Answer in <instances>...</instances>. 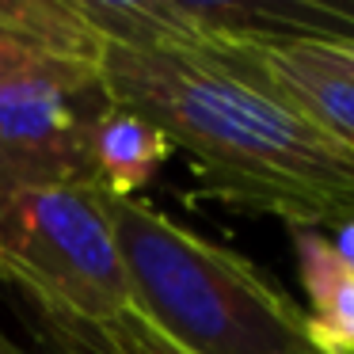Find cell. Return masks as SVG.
<instances>
[{
    "label": "cell",
    "instance_id": "8fae6325",
    "mask_svg": "<svg viewBox=\"0 0 354 354\" xmlns=\"http://www.w3.org/2000/svg\"><path fill=\"white\" fill-rule=\"evenodd\" d=\"M305 50H313L316 57H324L328 65H335L339 73L354 77V39H339V42H301Z\"/></svg>",
    "mask_w": 354,
    "mask_h": 354
},
{
    "label": "cell",
    "instance_id": "6da1fadb",
    "mask_svg": "<svg viewBox=\"0 0 354 354\" xmlns=\"http://www.w3.org/2000/svg\"><path fill=\"white\" fill-rule=\"evenodd\" d=\"M100 77L187 156L198 194L286 229L354 221V153L282 95L183 46L103 39Z\"/></svg>",
    "mask_w": 354,
    "mask_h": 354
},
{
    "label": "cell",
    "instance_id": "3957f363",
    "mask_svg": "<svg viewBox=\"0 0 354 354\" xmlns=\"http://www.w3.org/2000/svg\"><path fill=\"white\" fill-rule=\"evenodd\" d=\"M0 286L84 324L130 308L103 191L46 187L0 194Z\"/></svg>",
    "mask_w": 354,
    "mask_h": 354
},
{
    "label": "cell",
    "instance_id": "ba28073f",
    "mask_svg": "<svg viewBox=\"0 0 354 354\" xmlns=\"http://www.w3.org/2000/svg\"><path fill=\"white\" fill-rule=\"evenodd\" d=\"M176 153L171 141L138 111L111 103L92 133V168L95 187L115 198H133L141 187H149L168 156Z\"/></svg>",
    "mask_w": 354,
    "mask_h": 354
},
{
    "label": "cell",
    "instance_id": "7a4b0ae2",
    "mask_svg": "<svg viewBox=\"0 0 354 354\" xmlns=\"http://www.w3.org/2000/svg\"><path fill=\"white\" fill-rule=\"evenodd\" d=\"M130 308L187 354H320L308 316L248 255L103 191Z\"/></svg>",
    "mask_w": 354,
    "mask_h": 354
},
{
    "label": "cell",
    "instance_id": "7c38bea8",
    "mask_svg": "<svg viewBox=\"0 0 354 354\" xmlns=\"http://www.w3.org/2000/svg\"><path fill=\"white\" fill-rule=\"evenodd\" d=\"M331 248H335V255L354 270V221H346V225H339V229H331Z\"/></svg>",
    "mask_w": 354,
    "mask_h": 354
},
{
    "label": "cell",
    "instance_id": "9c48e42d",
    "mask_svg": "<svg viewBox=\"0 0 354 354\" xmlns=\"http://www.w3.org/2000/svg\"><path fill=\"white\" fill-rule=\"evenodd\" d=\"M65 320L77 328V335L95 354H187L171 339H164L138 308H122L111 324H84V320H73V316H65Z\"/></svg>",
    "mask_w": 354,
    "mask_h": 354
},
{
    "label": "cell",
    "instance_id": "277c9868",
    "mask_svg": "<svg viewBox=\"0 0 354 354\" xmlns=\"http://www.w3.org/2000/svg\"><path fill=\"white\" fill-rule=\"evenodd\" d=\"M111 92L95 62L50 57L0 84V194L95 187L92 133Z\"/></svg>",
    "mask_w": 354,
    "mask_h": 354
},
{
    "label": "cell",
    "instance_id": "8992f818",
    "mask_svg": "<svg viewBox=\"0 0 354 354\" xmlns=\"http://www.w3.org/2000/svg\"><path fill=\"white\" fill-rule=\"evenodd\" d=\"M100 46L77 0H0V84L50 57L95 62Z\"/></svg>",
    "mask_w": 354,
    "mask_h": 354
},
{
    "label": "cell",
    "instance_id": "5b68a950",
    "mask_svg": "<svg viewBox=\"0 0 354 354\" xmlns=\"http://www.w3.org/2000/svg\"><path fill=\"white\" fill-rule=\"evenodd\" d=\"M214 57L217 65L232 69L236 77L282 95L290 107L308 115L324 133L354 153V77L339 73L301 42L286 46H255V42H221V46H183Z\"/></svg>",
    "mask_w": 354,
    "mask_h": 354
},
{
    "label": "cell",
    "instance_id": "30bf717a",
    "mask_svg": "<svg viewBox=\"0 0 354 354\" xmlns=\"http://www.w3.org/2000/svg\"><path fill=\"white\" fill-rule=\"evenodd\" d=\"M12 308H16L19 324L27 328V335H35L39 354H95L92 346L77 335V328H73L65 316L50 313V308L35 305V301L19 297V293H16V305Z\"/></svg>",
    "mask_w": 354,
    "mask_h": 354
},
{
    "label": "cell",
    "instance_id": "4fadbf2b",
    "mask_svg": "<svg viewBox=\"0 0 354 354\" xmlns=\"http://www.w3.org/2000/svg\"><path fill=\"white\" fill-rule=\"evenodd\" d=\"M0 354H31V351H24V346H16L12 339H4V335H0ZM35 354H39V351H35Z\"/></svg>",
    "mask_w": 354,
    "mask_h": 354
},
{
    "label": "cell",
    "instance_id": "52a82bcc",
    "mask_svg": "<svg viewBox=\"0 0 354 354\" xmlns=\"http://www.w3.org/2000/svg\"><path fill=\"white\" fill-rule=\"evenodd\" d=\"M297 274L308 297V331L320 354H354V270L324 229H290Z\"/></svg>",
    "mask_w": 354,
    "mask_h": 354
}]
</instances>
